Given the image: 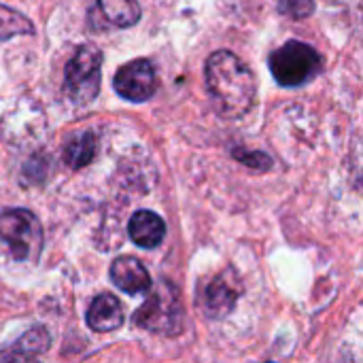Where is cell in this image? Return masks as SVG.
Masks as SVG:
<instances>
[{
    "mask_svg": "<svg viewBox=\"0 0 363 363\" xmlns=\"http://www.w3.org/2000/svg\"><path fill=\"white\" fill-rule=\"evenodd\" d=\"M206 89L215 111L225 119L245 117L257 96V83L249 66L232 51H215L204 66Z\"/></svg>",
    "mask_w": 363,
    "mask_h": 363,
    "instance_id": "6da1fadb",
    "label": "cell"
},
{
    "mask_svg": "<svg viewBox=\"0 0 363 363\" xmlns=\"http://www.w3.org/2000/svg\"><path fill=\"white\" fill-rule=\"evenodd\" d=\"M134 325L162 336L179 334L183 330V304L177 287L168 281L155 285L151 296L136 311Z\"/></svg>",
    "mask_w": 363,
    "mask_h": 363,
    "instance_id": "7a4b0ae2",
    "label": "cell"
},
{
    "mask_svg": "<svg viewBox=\"0 0 363 363\" xmlns=\"http://www.w3.org/2000/svg\"><path fill=\"white\" fill-rule=\"evenodd\" d=\"M0 240L19 262H36L43 251V225L32 211L9 208L0 213Z\"/></svg>",
    "mask_w": 363,
    "mask_h": 363,
    "instance_id": "3957f363",
    "label": "cell"
},
{
    "mask_svg": "<svg viewBox=\"0 0 363 363\" xmlns=\"http://www.w3.org/2000/svg\"><path fill=\"white\" fill-rule=\"evenodd\" d=\"M272 77L285 87H300L313 81L321 70V57L315 47L289 40L270 55Z\"/></svg>",
    "mask_w": 363,
    "mask_h": 363,
    "instance_id": "277c9868",
    "label": "cell"
},
{
    "mask_svg": "<svg viewBox=\"0 0 363 363\" xmlns=\"http://www.w3.org/2000/svg\"><path fill=\"white\" fill-rule=\"evenodd\" d=\"M100 64L102 53L94 45H81L70 62L66 64L64 72V91L77 104L91 102L100 91Z\"/></svg>",
    "mask_w": 363,
    "mask_h": 363,
    "instance_id": "5b68a950",
    "label": "cell"
},
{
    "mask_svg": "<svg viewBox=\"0 0 363 363\" xmlns=\"http://www.w3.org/2000/svg\"><path fill=\"white\" fill-rule=\"evenodd\" d=\"M115 91L130 102H145L157 91V72L149 60H134L123 64L115 79Z\"/></svg>",
    "mask_w": 363,
    "mask_h": 363,
    "instance_id": "8992f818",
    "label": "cell"
},
{
    "mask_svg": "<svg viewBox=\"0 0 363 363\" xmlns=\"http://www.w3.org/2000/svg\"><path fill=\"white\" fill-rule=\"evenodd\" d=\"M111 281L117 289L130 296H138L151 289V277L147 268L132 255H121L111 264Z\"/></svg>",
    "mask_w": 363,
    "mask_h": 363,
    "instance_id": "52a82bcc",
    "label": "cell"
},
{
    "mask_svg": "<svg viewBox=\"0 0 363 363\" xmlns=\"http://www.w3.org/2000/svg\"><path fill=\"white\" fill-rule=\"evenodd\" d=\"M128 234L134 245L143 249H155L166 236V223L153 211H138L128 223Z\"/></svg>",
    "mask_w": 363,
    "mask_h": 363,
    "instance_id": "ba28073f",
    "label": "cell"
},
{
    "mask_svg": "<svg viewBox=\"0 0 363 363\" xmlns=\"http://www.w3.org/2000/svg\"><path fill=\"white\" fill-rule=\"evenodd\" d=\"M87 325L94 332H115L123 325V306L111 294H100L87 308Z\"/></svg>",
    "mask_w": 363,
    "mask_h": 363,
    "instance_id": "9c48e42d",
    "label": "cell"
},
{
    "mask_svg": "<svg viewBox=\"0 0 363 363\" xmlns=\"http://www.w3.org/2000/svg\"><path fill=\"white\" fill-rule=\"evenodd\" d=\"M236 298H238V291L232 287V283L225 279V274H221V277H215L206 285V289L202 294V304H204L206 315L223 317L234 308Z\"/></svg>",
    "mask_w": 363,
    "mask_h": 363,
    "instance_id": "30bf717a",
    "label": "cell"
},
{
    "mask_svg": "<svg viewBox=\"0 0 363 363\" xmlns=\"http://www.w3.org/2000/svg\"><path fill=\"white\" fill-rule=\"evenodd\" d=\"M98 9L117 28H132L140 19V4L136 0H98Z\"/></svg>",
    "mask_w": 363,
    "mask_h": 363,
    "instance_id": "8fae6325",
    "label": "cell"
},
{
    "mask_svg": "<svg viewBox=\"0 0 363 363\" xmlns=\"http://www.w3.org/2000/svg\"><path fill=\"white\" fill-rule=\"evenodd\" d=\"M96 149H98L96 136L91 132H81V134L72 136L66 143V147H64V162L72 170H79V168L87 166L96 157Z\"/></svg>",
    "mask_w": 363,
    "mask_h": 363,
    "instance_id": "7c38bea8",
    "label": "cell"
},
{
    "mask_svg": "<svg viewBox=\"0 0 363 363\" xmlns=\"http://www.w3.org/2000/svg\"><path fill=\"white\" fill-rule=\"evenodd\" d=\"M34 34V23L15 9L0 4V40H9L13 36Z\"/></svg>",
    "mask_w": 363,
    "mask_h": 363,
    "instance_id": "4fadbf2b",
    "label": "cell"
},
{
    "mask_svg": "<svg viewBox=\"0 0 363 363\" xmlns=\"http://www.w3.org/2000/svg\"><path fill=\"white\" fill-rule=\"evenodd\" d=\"M51 345V336L45 328H32L28 330L17 342L13 349L21 351V353H28V355H38V353H45Z\"/></svg>",
    "mask_w": 363,
    "mask_h": 363,
    "instance_id": "5bb4252c",
    "label": "cell"
},
{
    "mask_svg": "<svg viewBox=\"0 0 363 363\" xmlns=\"http://www.w3.org/2000/svg\"><path fill=\"white\" fill-rule=\"evenodd\" d=\"M279 11L294 19H304L315 11V0H279Z\"/></svg>",
    "mask_w": 363,
    "mask_h": 363,
    "instance_id": "9a60e30c",
    "label": "cell"
},
{
    "mask_svg": "<svg viewBox=\"0 0 363 363\" xmlns=\"http://www.w3.org/2000/svg\"><path fill=\"white\" fill-rule=\"evenodd\" d=\"M0 363H40L34 355H28V353H21L17 349H6V351H0Z\"/></svg>",
    "mask_w": 363,
    "mask_h": 363,
    "instance_id": "2e32d148",
    "label": "cell"
},
{
    "mask_svg": "<svg viewBox=\"0 0 363 363\" xmlns=\"http://www.w3.org/2000/svg\"><path fill=\"white\" fill-rule=\"evenodd\" d=\"M268 363H274V362H268Z\"/></svg>",
    "mask_w": 363,
    "mask_h": 363,
    "instance_id": "e0dca14e",
    "label": "cell"
}]
</instances>
